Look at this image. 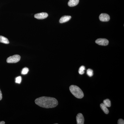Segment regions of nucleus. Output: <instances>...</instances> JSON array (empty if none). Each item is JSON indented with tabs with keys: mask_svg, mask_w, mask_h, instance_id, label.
Listing matches in <instances>:
<instances>
[{
	"mask_svg": "<svg viewBox=\"0 0 124 124\" xmlns=\"http://www.w3.org/2000/svg\"><path fill=\"white\" fill-rule=\"evenodd\" d=\"M29 71V69L27 67L24 68L23 69L22 71V74L23 75H25L28 73Z\"/></svg>",
	"mask_w": 124,
	"mask_h": 124,
	"instance_id": "nucleus-15",
	"label": "nucleus"
},
{
	"mask_svg": "<svg viewBox=\"0 0 124 124\" xmlns=\"http://www.w3.org/2000/svg\"><path fill=\"white\" fill-rule=\"evenodd\" d=\"M117 124H124V121L122 119H119L117 122Z\"/></svg>",
	"mask_w": 124,
	"mask_h": 124,
	"instance_id": "nucleus-17",
	"label": "nucleus"
},
{
	"mask_svg": "<svg viewBox=\"0 0 124 124\" xmlns=\"http://www.w3.org/2000/svg\"><path fill=\"white\" fill-rule=\"evenodd\" d=\"M85 67L84 66L80 67L78 70V72L80 75H83L85 73Z\"/></svg>",
	"mask_w": 124,
	"mask_h": 124,
	"instance_id": "nucleus-13",
	"label": "nucleus"
},
{
	"mask_svg": "<svg viewBox=\"0 0 124 124\" xmlns=\"http://www.w3.org/2000/svg\"><path fill=\"white\" fill-rule=\"evenodd\" d=\"M100 107L105 114H108V113H109V111H108V108H107V107L103 103H101L100 104Z\"/></svg>",
	"mask_w": 124,
	"mask_h": 124,
	"instance_id": "nucleus-11",
	"label": "nucleus"
},
{
	"mask_svg": "<svg viewBox=\"0 0 124 124\" xmlns=\"http://www.w3.org/2000/svg\"><path fill=\"white\" fill-rule=\"evenodd\" d=\"M48 16V15L46 13H41L36 14L34 17L38 19H43L46 18Z\"/></svg>",
	"mask_w": 124,
	"mask_h": 124,
	"instance_id": "nucleus-6",
	"label": "nucleus"
},
{
	"mask_svg": "<svg viewBox=\"0 0 124 124\" xmlns=\"http://www.w3.org/2000/svg\"><path fill=\"white\" fill-rule=\"evenodd\" d=\"M5 122L4 121H1L0 122V124H5Z\"/></svg>",
	"mask_w": 124,
	"mask_h": 124,
	"instance_id": "nucleus-19",
	"label": "nucleus"
},
{
	"mask_svg": "<svg viewBox=\"0 0 124 124\" xmlns=\"http://www.w3.org/2000/svg\"><path fill=\"white\" fill-rule=\"evenodd\" d=\"M76 120L77 124H84V117L81 113H79L76 116Z\"/></svg>",
	"mask_w": 124,
	"mask_h": 124,
	"instance_id": "nucleus-7",
	"label": "nucleus"
},
{
	"mask_svg": "<svg viewBox=\"0 0 124 124\" xmlns=\"http://www.w3.org/2000/svg\"><path fill=\"white\" fill-rule=\"evenodd\" d=\"M86 74L90 77L93 76V70L90 69H87V71H86Z\"/></svg>",
	"mask_w": 124,
	"mask_h": 124,
	"instance_id": "nucleus-14",
	"label": "nucleus"
},
{
	"mask_svg": "<svg viewBox=\"0 0 124 124\" xmlns=\"http://www.w3.org/2000/svg\"><path fill=\"white\" fill-rule=\"evenodd\" d=\"M103 103L107 107H111V101L109 99H106L103 100Z\"/></svg>",
	"mask_w": 124,
	"mask_h": 124,
	"instance_id": "nucleus-12",
	"label": "nucleus"
},
{
	"mask_svg": "<svg viewBox=\"0 0 124 124\" xmlns=\"http://www.w3.org/2000/svg\"><path fill=\"white\" fill-rule=\"evenodd\" d=\"M0 42L4 43V44H9V41L7 38L2 36H0Z\"/></svg>",
	"mask_w": 124,
	"mask_h": 124,
	"instance_id": "nucleus-10",
	"label": "nucleus"
},
{
	"mask_svg": "<svg viewBox=\"0 0 124 124\" xmlns=\"http://www.w3.org/2000/svg\"><path fill=\"white\" fill-rule=\"evenodd\" d=\"M22 78L21 76L18 77L16 78V83L17 84H20L22 82Z\"/></svg>",
	"mask_w": 124,
	"mask_h": 124,
	"instance_id": "nucleus-16",
	"label": "nucleus"
},
{
	"mask_svg": "<svg viewBox=\"0 0 124 124\" xmlns=\"http://www.w3.org/2000/svg\"><path fill=\"white\" fill-rule=\"evenodd\" d=\"M71 16H64L62 17L60 19L59 22L60 23L67 22L71 19Z\"/></svg>",
	"mask_w": 124,
	"mask_h": 124,
	"instance_id": "nucleus-8",
	"label": "nucleus"
},
{
	"mask_svg": "<svg viewBox=\"0 0 124 124\" xmlns=\"http://www.w3.org/2000/svg\"><path fill=\"white\" fill-rule=\"evenodd\" d=\"M99 18L101 22H107L110 20V17L107 14L102 13L100 15Z\"/></svg>",
	"mask_w": 124,
	"mask_h": 124,
	"instance_id": "nucleus-5",
	"label": "nucleus"
},
{
	"mask_svg": "<svg viewBox=\"0 0 124 124\" xmlns=\"http://www.w3.org/2000/svg\"><path fill=\"white\" fill-rule=\"evenodd\" d=\"M79 0H69L68 2V5L70 7H74L76 6L79 3Z\"/></svg>",
	"mask_w": 124,
	"mask_h": 124,
	"instance_id": "nucleus-9",
	"label": "nucleus"
},
{
	"mask_svg": "<svg viewBox=\"0 0 124 124\" xmlns=\"http://www.w3.org/2000/svg\"><path fill=\"white\" fill-rule=\"evenodd\" d=\"M96 44H98L99 45L106 46L108 45V41L106 39L103 38H100L98 39L95 41Z\"/></svg>",
	"mask_w": 124,
	"mask_h": 124,
	"instance_id": "nucleus-4",
	"label": "nucleus"
},
{
	"mask_svg": "<svg viewBox=\"0 0 124 124\" xmlns=\"http://www.w3.org/2000/svg\"><path fill=\"white\" fill-rule=\"evenodd\" d=\"M35 102L39 106L45 108H54L57 106L58 104L56 99L46 97H42L36 99Z\"/></svg>",
	"mask_w": 124,
	"mask_h": 124,
	"instance_id": "nucleus-1",
	"label": "nucleus"
},
{
	"mask_svg": "<svg viewBox=\"0 0 124 124\" xmlns=\"http://www.w3.org/2000/svg\"><path fill=\"white\" fill-rule=\"evenodd\" d=\"M20 55L15 54L8 58L7 59V62L8 63H16L20 61Z\"/></svg>",
	"mask_w": 124,
	"mask_h": 124,
	"instance_id": "nucleus-3",
	"label": "nucleus"
},
{
	"mask_svg": "<svg viewBox=\"0 0 124 124\" xmlns=\"http://www.w3.org/2000/svg\"><path fill=\"white\" fill-rule=\"evenodd\" d=\"M2 93L0 89V100H2Z\"/></svg>",
	"mask_w": 124,
	"mask_h": 124,
	"instance_id": "nucleus-18",
	"label": "nucleus"
},
{
	"mask_svg": "<svg viewBox=\"0 0 124 124\" xmlns=\"http://www.w3.org/2000/svg\"><path fill=\"white\" fill-rule=\"evenodd\" d=\"M69 90L72 94L77 98L82 99L84 97L83 91L79 87L76 85H71L69 87Z\"/></svg>",
	"mask_w": 124,
	"mask_h": 124,
	"instance_id": "nucleus-2",
	"label": "nucleus"
}]
</instances>
